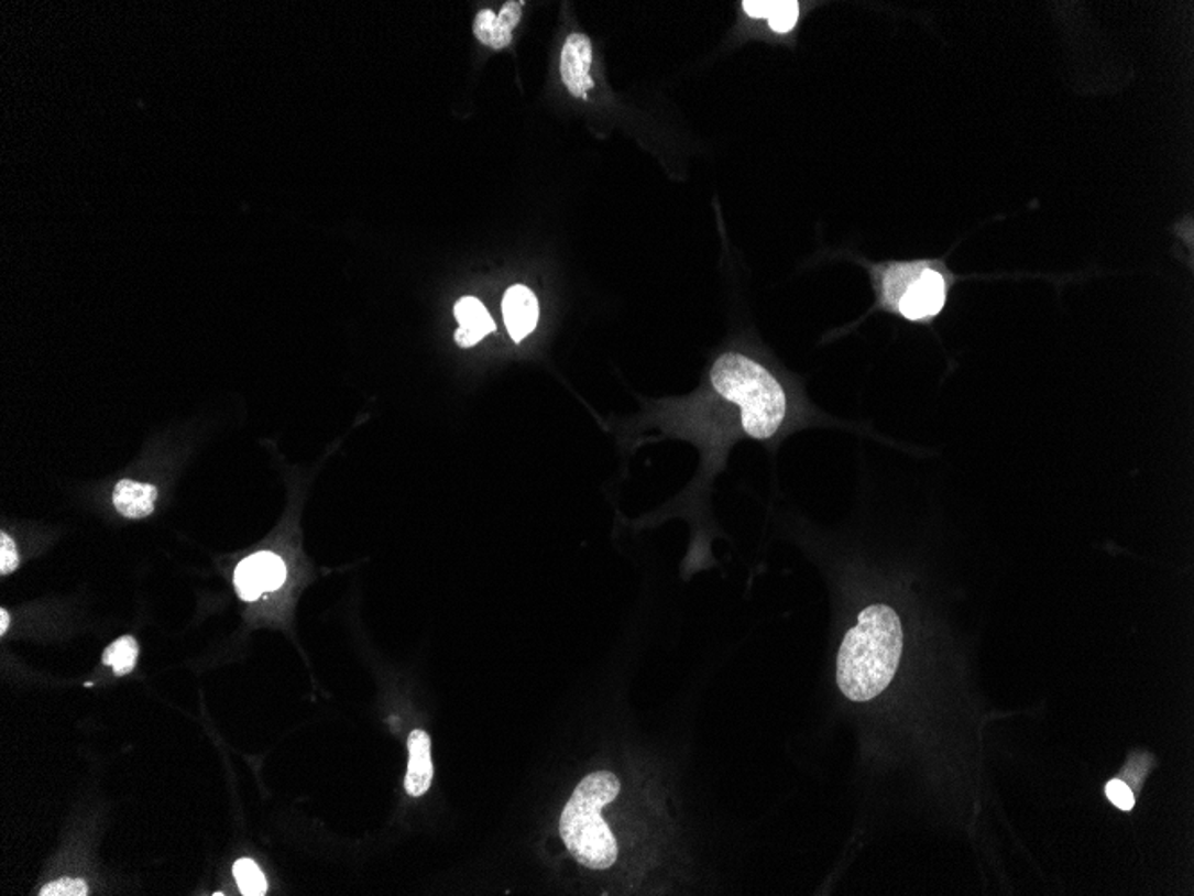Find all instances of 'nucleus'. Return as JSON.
<instances>
[{
	"label": "nucleus",
	"instance_id": "obj_16",
	"mask_svg": "<svg viewBox=\"0 0 1194 896\" xmlns=\"http://www.w3.org/2000/svg\"><path fill=\"white\" fill-rule=\"evenodd\" d=\"M1105 793H1107V798L1113 801L1114 806L1121 809V811H1130V809H1133L1136 797H1133L1132 789H1130V786H1128L1125 780L1114 778V780H1110V783L1107 784V787H1105Z\"/></svg>",
	"mask_w": 1194,
	"mask_h": 896
},
{
	"label": "nucleus",
	"instance_id": "obj_1",
	"mask_svg": "<svg viewBox=\"0 0 1194 896\" xmlns=\"http://www.w3.org/2000/svg\"><path fill=\"white\" fill-rule=\"evenodd\" d=\"M903 652L901 621L890 607H866L844 637L837 655V684L852 701H869L886 691Z\"/></svg>",
	"mask_w": 1194,
	"mask_h": 896
},
{
	"label": "nucleus",
	"instance_id": "obj_11",
	"mask_svg": "<svg viewBox=\"0 0 1194 896\" xmlns=\"http://www.w3.org/2000/svg\"><path fill=\"white\" fill-rule=\"evenodd\" d=\"M157 489L149 483L122 480L113 491V505L128 520H143L153 514Z\"/></svg>",
	"mask_w": 1194,
	"mask_h": 896
},
{
	"label": "nucleus",
	"instance_id": "obj_8",
	"mask_svg": "<svg viewBox=\"0 0 1194 896\" xmlns=\"http://www.w3.org/2000/svg\"><path fill=\"white\" fill-rule=\"evenodd\" d=\"M503 317L515 342H523L538 323V301L528 286L514 285L503 297Z\"/></svg>",
	"mask_w": 1194,
	"mask_h": 896
},
{
	"label": "nucleus",
	"instance_id": "obj_14",
	"mask_svg": "<svg viewBox=\"0 0 1194 896\" xmlns=\"http://www.w3.org/2000/svg\"><path fill=\"white\" fill-rule=\"evenodd\" d=\"M800 2L795 0H786V2H776L773 8L769 19L766 20L767 25L771 29L773 33L787 34L798 25L800 20Z\"/></svg>",
	"mask_w": 1194,
	"mask_h": 896
},
{
	"label": "nucleus",
	"instance_id": "obj_12",
	"mask_svg": "<svg viewBox=\"0 0 1194 896\" xmlns=\"http://www.w3.org/2000/svg\"><path fill=\"white\" fill-rule=\"evenodd\" d=\"M140 646L134 637L131 635H122L120 640L111 643L108 648L105 649L102 655V663L106 666H110L113 669L117 677H125L129 673L136 668L139 663Z\"/></svg>",
	"mask_w": 1194,
	"mask_h": 896
},
{
	"label": "nucleus",
	"instance_id": "obj_9",
	"mask_svg": "<svg viewBox=\"0 0 1194 896\" xmlns=\"http://www.w3.org/2000/svg\"><path fill=\"white\" fill-rule=\"evenodd\" d=\"M408 772L405 789L409 797H423L434 783V761H431V740L428 732L414 730L408 737Z\"/></svg>",
	"mask_w": 1194,
	"mask_h": 896
},
{
	"label": "nucleus",
	"instance_id": "obj_17",
	"mask_svg": "<svg viewBox=\"0 0 1194 896\" xmlns=\"http://www.w3.org/2000/svg\"><path fill=\"white\" fill-rule=\"evenodd\" d=\"M19 554L10 535H0V575L6 577L19 568Z\"/></svg>",
	"mask_w": 1194,
	"mask_h": 896
},
{
	"label": "nucleus",
	"instance_id": "obj_2",
	"mask_svg": "<svg viewBox=\"0 0 1194 896\" xmlns=\"http://www.w3.org/2000/svg\"><path fill=\"white\" fill-rule=\"evenodd\" d=\"M710 383L723 400L738 406L747 437H775L787 417L786 389L769 369L747 354H721L710 371Z\"/></svg>",
	"mask_w": 1194,
	"mask_h": 896
},
{
	"label": "nucleus",
	"instance_id": "obj_18",
	"mask_svg": "<svg viewBox=\"0 0 1194 896\" xmlns=\"http://www.w3.org/2000/svg\"><path fill=\"white\" fill-rule=\"evenodd\" d=\"M0 618H2V626H0V635H6V632H8V625H10V615H8V612H6V609H2V611H0Z\"/></svg>",
	"mask_w": 1194,
	"mask_h": 896
},
{
	"label": "nucleus",
	"instance_id": "obj_5",
	"mask_svg": "<svg viewBox=\"0 0 1194 896\" xmlns=\"http://www.w3.org/2000/svg\"><path fill=\"white\" fill-rule=\"evenodd\" d=\"M285 580V562L271 551H260L245 558L234 571V587L245 601L258 600L263 592L276 591Z\"/></svg>",
	"mask_w": 1194,
	"mask_h": 896
},
{
	"label": "nucleus",
	"instance_id": "obj_4",
	"mask_svg": "<svg viewBox=\"0 0 1194 896\" xmlns=\"http://www.w3.org/2000/svg\"><path fill=\"white\" fill-rule=\"evenodd\" d=\"M881 294L886 305L905 319L928 320L944 308L947 282L941 271L927 262L898 263L884 272Z\"/></svg>",
	"mask_w": 1194,
	"mask_h": 896
},
{
	"label": "nucleus",
	"instance_id": "obj_10",
	"mask_svg": "<svg viewBox=\"0 0 1194 896\" xmlns=\"http://www.w3.org/2000/svg\"><path fill=\"white\" fill-rule=\"evenodd\" d=\"M454 317L460 325L454 334V340L460 348H472L485 339L486 335L495 331L494 319L476 297L465 296L458 299L454 305Z\"/></svg>",
	"mask_w": 1194,
	"mask_h": 896
},
{
	"label": "nucleus",
	"instance_id": "obj_13",
	"mask_svg": "<svg viewBox=\"0 0 1194 896\" xmlns=\"http://www.w3.org/2000/svg\"><path fill=\"white\" fill-rule=\"evenodd\" d=\"M233 875L242 895L262 896L267 893V878L251 859H240L233 866Z\"/></svg>",
	"mask_w": 1194,
	"mask_h": 896
},
{
	"label": "nucleus",
	"instance_id": "obj_15",
	"mask_svg": "<svg viewBox=\"0 0 1194 896\" xmlns=\"http://www.w3.org/2000/svg\"><path fill=\"white\" fill-rule=\"evenodd\" d=\"M88 886L81 878H57L40 889V896H86Z\"/></svg>",
	"mask_w": 1194,
	"mask_h": 896
},
{
	"label": "nucleus",
	"instance_id": "obj_6",
	"mask_svg": "<svg viewBox=\"0 0 1194 896\" xmlns=\"http://www.w3.org/2000/svg\"><path fill=\"white\" fill-rule=\"evenodd\" d=\"M592 63L594 47L591 39L583 33L569 34L560 54V76L572 97L587 99L589 91L594 88Z\"/></svg>",
	"mask_w": 1194,
	"mask_h": 896
},
{
	"label": "nucleus",
	"instance_id": "obj_3",
	"mask_svg": "<svg viewBox=\"0 0 1194 896\" xmlns=\"http://www.w3.org/2000/svg\"><path fill=\"white\" fill-rule=\"evenodd\" d=\"M621 791L614 773L594 772L587 775L560 816V835L572 857L591 870H606L615 864L618 846L615 835L603 818L604 807Z\"/></svg>",
	"mask_w": 1194,
	"mask_h": 896
},
{
	"label": "nucleus",
	"instance_id": "obj_7",
	"mask_svg": "<svg viewBox=\"0 0 1194 896\" xmlns=\"http://www.w3.org/2000/svg\"><path fill=\"white\" fill-rule=\"evenodd\" d=\"M524 2H506L500 14L492 10H481L474 19V36L486 47L501 51L508 47L514 36V29L523 17Z\"/></svg>",
	"mask_w": 1194,
	"mask_h": 896
}]
</instances>
